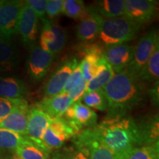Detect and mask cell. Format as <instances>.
<instances>
[{
    "label": "cell",
    "mask_w": 159,
    "mask_h": 159,
    "mask_svg": "<svg viewBox=\"0 0 159 159\" xmlns=\"http://www.w3.org/2000/svg\"><path fill=\"white\" fill-rule=\"evenodd\" d=\"M39 18L35 12L24 2L18 22L17 33L21 35L25 45L31 47L34 44L38 35Z\"/></svg>",
    "instance_id": "obj_12"
},
{
    "label": "cell",
    "mask_w": 159,
    "mask_h": 159,
    "mask_svg": "<svg viewBox=\"0 0 159 159\" xmlns=\"http://www.w3.org/2000/svg\"><path fill=\"white\" fill-rule=\"evenodd\" d=\"M77 133L83 127L93 128L97 125V115L94 111L81 102H73L63 116Z\"/></svg>",
    "instance_id": "obj_10"
},
{
    "label": "cell",
    "mask_w": 159,
    "mask_h": 159,
    "mask_svg": "<svg viewBox=\"0 0 159 159\" xmlns=\"http://www.w3.org/2000/svg\"><path fill=\"white\" fill-rule=\"evenodd\" d=\"M78 134L63 116L52 118L42 139L43 147L49 152L61 148L64 143Z\"/></svg>",
    "instance_id": "obj_4"
},
{
    "label": "cell",
    "mask_w": 159,
    "mask_h": 159,
    "mask_svg": "<svg viewBox=\"0 0 159 159\" xmlns=\"http://www.w3.org/2000/svg\"><path fill=\"white\" fill-rule=\"evenodd\" d=\"M27 87L22 80L16 77H0V97L24 99Z\"/></svg>",
    "instance_id": "obj_19"
},
{
    "label": "cell",
    "mask_w": 159,
    "mask_h": 159,
    "mask_svg": "<svg viewBox=\"0 0 159 159\" xmlns=\"http://www.w3.org/2000/svg\"><path fill=\"white\" fill-rule=\"evenodd\" d=\"M25 136L17 134L13 131L0 129V150H16L21 144Z\"/></svg>",
    "instance_id": "obj_28"
},
{
    "label": "cell",
    "mask_w": 159,
    "mask_h": 159,
    "mask_svg": "<svg viewBox=\"0 0 159 159\" xmlns=\"http://www.w3.org/2000/svg\"><path fill=\"white\" fill-rule=\"evenodd\" d=\"M88 15L80 20L77 27V36L80 41H92L99 36L103 18L93 6L86 7Z\"/></svg>",
    "instance_id": "obj_16"
},
{
    "label": "cell",
    "mask_w": 159,
    "mask_h": 159,
    "mask_svg": "<svg viewBox=\"0 0 159 159\" xmlns=\"http://www.w3.org/2000/svg\"><path fill=\"white\" fill-rule=\"evenodd\" d=\"M158 80L153 83V85L149 90V97H150L151 102L155 105H158L159 92H158Z\"/></svg>",
    "instance_id": "obj_36"
},
{
    "label": "cell",
    "mask_w": 159,
    "mask_h": 159,
    "mask_svg": "<svg viewBox=\"0 0 159 159\" xmlns=\"http://www.w3.org/2000/svg\"><path fill=\"white\" fill-rule=\"evenodd\" d=\"M159 76V46L155 49L148 62L139 75V78L143 83H155Z\"/></svg>",
    "instance_id": "obj_25"
},
{
    "label": "cell",
    "mask_w": 159,
    "mask_h": 159,
    "mask_svg": "<svg viewBox=\"0 0 159 159\" xmlns=\"http://www.w3.org/2000/svg\"><path fill=\"white\" fill-rule=\"evenodd\" d=\"M72 103L73 101L68 94L61 93L53 97H44L35 106L42 110L51 118H58L63 116Z\"/></svg>",
    "instance_id": "obj_17"
},
{
    "label": "cell",
    "mask_w": 159,
    "mask_h": 159,
    "mask_svg": "<svg viewBox=\"0 0 159 159\" xmlns=\"http://www.w3.org/2000/svg\"><path fill=\"white\" fill-rule=\"evenodd\" d=\"M102 55L96 53H89L84 55L83 61L80 63L83 79L89 83L98 74L100 61Z\"/></svg>",
    "instance_id": "obj_26"
},
{
    "label": "cell",
    "mask_w": 159,
    "mask_h": 159,
    "mask_svg": "<svg viewBox=\"0 0 159 159\" xmlns=\"http://www.w3.org/2000/svg\"><path fill=\"white\" fill-rule=\"evenodd\" d=\"M62 13L75 19H83L88 15L86 7L82 0H63Z\"/></svg>",
    "instance_id": "obj_27"
},
{
    "label": "cell",
    "mask_w": 159,
    "mask_h": 159,
    "mask_svg": "<svg viewBox=\"0 0 159 159\" xmlns=\"http://www.w3.org/2000/svg\"><path fill=\"white\" fill-rule=\"evenodd\" d=\"M51 119L49 115L37 106L30 107L26 136L39 146L43 147L42 139Z\"/></svg>",
    "instance_id": "obj_13"
},
{
    "label": "cell",
    "mask_w": 159,
    "mask_h": 159,
    "mask_svg": "<svg viewBox=\"0 0 159 159\" xmlns=\"http://www.w3.org/2000/svg\"><path fill=\"white\" fill-rule=\"evenodd\" d=\"M63 0H48L46 14L49 19H55L62 13Z\"/></svg>",
    "instance_id": "obj_34"
},
{
    "label": "cell",
    "mask_w": 159,
    "mask_h": 159,
    "mask_svg": "<svg viewBox=\"0 0 159 159\" xmlns=\"http://www.w3.org/2000/svg\"><path fill=\"white\" fill-rule=\"evenodd\" d=\"M93 7L103 19L125 16V0H101L96 2Z\"/></svg>",
    "instance_id": "obj_22"
},
{
    "label": "cell",
    "mask_w": 159,
    "mask_h": 159,
    "mask_svg": "<svg viewBox=\"0 0 159 159\" xmlns=\"http://www.w3.org/2000/svg\"><path fill=\"white\" fill-rule=\"evenodd\" d=\"M28 104L20 106L2 121V128L26 136L28 122Z\"/></svg>",
    "instance_id": "obj_18"
},
{
    "label": "cell",
    "mask_w": 159,
    "mask_h": 159,
    "mask_svg": "<svg viewBox=\"0 0 159 159\" xmlns=\"http://www.w3.org/2000/svg\"><path fill=\"white\" fill-rule=\"evenodd\" d=\"M142 25L125 16L103 19L99 37L104 47L125 43L134 39Z\"/></svg>",
    "instance_id": "obj_3"
},
{
    "label": "cell",
    "mask_w": 159,
    "mask_h": 159,
    "mask_svg": "<svg viewBox=\"0 0 159 159\" xmlns=\"http://www.w3.org/2000/svg\"><path fill=\"white\" fill-rule=\"evenodd\" d=\"M134 47L127 43L105 47L103 57L111 66L115 74L120 72L128 66L132 61Z\"/></svg>",
    "instance_id": "obj_11"
},
{
    "label": "cell",
    "mask_w": 159,
    "mask_h": 159,
    "mask_svg": "<svg viewBox=\"0 0 159 159\" xmlns=\"http://www.w3.org/2000/svg\"><path fill=\"white\" fill-rule=\"evenodd\" d=\"M92 128L99 139L115 154L144 145L138 123L131 117L105 119Z\"/></svg>",
    "instance_id": "obj_2"
},
{
    "label": "cell",
    "mask_w": 159,
    "mask_h": 159,
    "mask_svg": "<svg viewBox=\"0 0 159 159\" xmlns=\"http://www.w3.org/2000/svg\"><path fill=\"white\" fill-rule=\"evenodd\" d=\"M2 120H0V129L2 128Z\"/></svg>",
    "instance_id": "obj_37"
},
{
    "label": "cell",
    "mask_w": 159,
    "mask_h": 159,
    "mask_svg": "<svg viewBox=\"0 0 159 159\" xmlns=\"http://www.w3.org/2000/svg\"><path fill=\"white\" fill-rule=\"evenodd\" d=\"M17 63V52L11 39L0 35V73L11 71Z\"/></svg>",
    "instance_id": "obj_20"
},
{
    "label": "cell",
    "mask_w": 159,
    "mask_h": 159,
    "mask_svg": "<svg viewBox=\"0 0 159 159\" xmlns=\"http://www.w3.org/2000/svg\"><path fill=\"white\" fill-rule=\"evenodd\" d=\"M106 99V119L127 116L144 99V83L125 68L115 74L102 89Z\"/></svg>",
    "instance_id": "obj_1"
},
{
    "label": "cell",
    "mask_w": 159,
    "mask_h": 159,
    "mask_svg": "<svg viewBox=\"0 0 159 159\" xmlns=\"http://www.w3.org/2000/svg\"><path fill=\"white\" fill-rule=\"evenodd\" d=\"M85 105L90 108L103 111L107 110L106 99L102 90L85 92L82 97Z\"/></svg>",
    "instance_id": "obj_29"
},
{
    "label": "cell",
    "mask_w": 159,
    "mask_h": 159,
    "mask_svg": "<svg viewBox=\"0 0 159 159\" xmlns=\"http://www.w3.org/2000/svg\"><path fill=\"white\" fill-rule=\"evenodd\" d=\"M48 0H27L25 2L35 12L38 18L43 19L45 16Z\"/></svg>",
    "instance_id": "obj_33"
},
{
    "label": "cell",
    "mask_w": 159,
    "mask_h": 159,
    "mask_svg": "<svg viewBox=\"0 0 159 159\" xmlns=\"http://www.w3.org/2000/svg\"><path fill=\"white\" fill-rule=\"evenodd\" d=\"M15 159H20V158H18V157H17V156H16V158H15Z\"/></svg>",
    "instance_id": "obj_38"
},
{
    "label": "cell",
    "mask_w": 159,
    "mask_h": 159,
    "mask_svg": "<svg viewBox=\"0 0 159 159\" xmlns=\"http://www.w3.org/2000/svg\"><path fill=\"white\" fill-rule=\"evenodd\" d=\"M24 2L0 1V35L11 39L17 33L18 22Z\"/></svg>",
    "instance_id": "obj_8"
},
{
    "label": "cell",
    "mask_w": 159,
    "mask_h": 159,
    "mask_svg": "<svg viewBox=\"0 0 159 159\" xmlns=\"http://www.w3.org/2000/svg\"><path fill=\"white\" fill-rule=\"evenodd\" d=\"M78 63L76 58L69 60L63 63L53 73L46 83L43 89L45 97H53L62 93L69 77L71 76V73Z\"/></svg>",
    "instance_id": "obj_14"
},
{
    "label": "cell",
    "mask_w": 159,
    "mask_h": 159,
    "mask_svg": "<svg viewBox=\"0 0 159 159\" xmlns=\"http://www.w3.org/2000/svg\"><path fill=\"white\" fill-rule=\"evenodd\" d=\"M16 154L20 159H50L48 150L35 144L26 136L16 149Z\"/></svg>",
    "instance_id": "obj_21"
},
{
    "label": "cell",
    "mask_w": 159,
    "mask_h": 159,
    "mask_svg": "<svg viewBox=\"0 0 159 159\" xmlns=\"http://www.w3.org/2000/svg\"><path fill=\"white\" fill-rule=\"evenodd\" d=\"M52 159H89V157L84 149L75 144L74 146L57 149Z\"/></svg>",
    "instance_id": "obj_30"
},
{
    "label": "cell",
    "mask_w": 159,
    "mask_h": 159,
    "mask_svg": "<svg viewBox=\"0 0 159 159\" xmlns=\"http://www.w3.org/2000/svg\"><path fill=\"white\" fill-rule=\"evenodd\" d=\"M83 79V77L82 75V71H81L80 66V63H78L77 66L75 67L73 72L71 73V76L69 77V78L68 80V81H67L66 84L65 85L64 89H63L62 93L68 94L69 91L77 84H78Z\"/></svg>",
    "instance_id": "obj_32"
},
{
    "label": "cell",
    "mask_w": 159,
    "mask_h": 159,
    "mask_svg": "<svg viewBox=\"0 0 159 159\" xmlns=\"http://www.w3.org/2000/svg\"><path fill=\"white\" fill-rule=\"evenodd\" d=\"M27 59V71L32 80L40 81L48 72L55 55L35 43L32 45Z\"/></svg>",
    "instance_id": "obj_9"
},
{
    "label": "cell",
    "mask_w": 159,
    "mask_h": 159,
    "mask_svg": "<svg viewBox=\"0 0 159 159\" xmlns=\"http://www.w3.org/2000/svg\"><path fill=\"white\" fill-rule=\"evenodd\" d=\"M43 27L40 35L39 47L55 55L62 50L66 41L65 30L50 20L43 18Z\"/></svg>",
    "instance_id": "obj_7"
},
{
    "label": "cell",
    "mask_w": 159,
    "mask_h": 159,
    "mask_svg": "<svg viewBox=\"0 0 159 159\" xmlns=\"http://www.w3.org/2000/svg\"><path fill=\"white\" fill-rule=\"evenodd\" d=\"M115 159H158V143L132 148L116 154Z\"/></svg>",
    "instance_id": "obj_23"
},
{
    "label": "cell",
    "mask_w": 159,
    "mask_h": 159,
    "mask_svg": "<svg viewBox=\"0 0 159 159\" xmlns=\"http://www.w3.org/2000/svg\"><path fill=\"white\" fill-rule=\"evenodd\" d=\"M75 144L84 149L89 159H115L116 154L99 139L92 128L79 132Z\"/></svg>",
    "instance_id": "obj_6"
},
{
    "label": "cell",
    "mask_w": 159,
    "mask_h": 159,
    "mask_svg": "<svg viewBox=\"0 0 159 159\" xmlns=\"http://www.w3.org/2000/svg\"><path fill=\"white\" fill-rule=\"evenodd\" d=\"M86 87L87 82L84 79H83L78 84H77L69 91L68 94L69 97L71 99V100L73 101V102L80 100V99L82 98L83 94L85 93Z\"/></svg>",
    "instance_id": "obj_35"
},
{
    "label": "cell",
    "mask_w": 159,
    "mask_h": 159,
    "mask_svg": "<svg viewBox=\"0 0 159 159\" xmlns=\"http://www.w3.org/2000/svg\"><path fill=\"white\" fill-rule=\"evenodd\" d=\"M158 46H159L158 33L156 29H153L139 40L134 47L132 61L127 69L139 77L140 71Z\"/></svg>",
    "instance_id": "obj_5"
},
{
    "label": "cell",
    "mask_w": 159,
    "mask_h": 159,
    "mask_svg": "<svg viewBox=\"0 0 159 159\" xmlns=\"http://www.w3.org/2000/svg\"><path fill=\"white\" fill-rule=\"evenodd\" d=\"M114 71L111 66L107 63L104 57H102L100 61V67H99L98 74L94 79L87 83L85 92L102 90L105 85L114 77Z\"/></svg>",
    "instance_id": "obj_24"
},
{
    "label": "cell",
    "mask_w": 159,
    "mask_h": 159,
    "mask_svg": "<svg viewBox=\"0 0 159 159\" xmlns=\"http://www.w3.org/2000/svg\"><path fill=\"white\" fill-rule=\"evenodd\" d=\"M25 99H9L0 97V120H3L21 105L27 104Z\"/></svg>",
    "instance_id": "obj_31"
},
{
    "label": "cell",
    "mask_w": 159,
    "mask_h": 159,
    "mask_svg": "<svg viewBox=\"0 0 159 159\" xmlns=\"http://www.w3.org/2000/svg\"><path fill=\"white\" fill-rule=\"evenodd\" d=\"M156 5L152 0H125V16L142 25L155 16Z\"/></svg>",
    "instance_id": "obj_15"
}]
</instances>
